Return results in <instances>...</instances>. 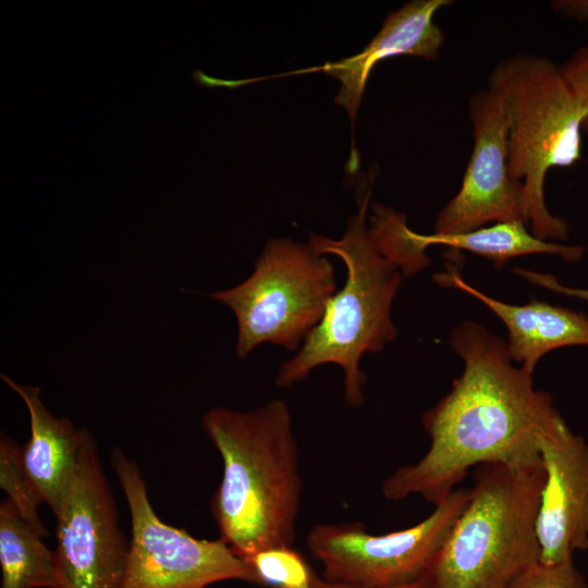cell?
<instances>
[{"label": "cell", "instance_id": "1", "mask_svg": "<svg viewBox=\"0 0 588 588\" xmlns=\"http://www.w3.org/2000/svg\"><path fill=\"white\" fill-rule=\"evenodd\" d=\"M450 344L464 370L421 417L426 454L382 482L388 500L418 494L436 506L474 466L539 463L542 440L562 418L531 373L513 365L507 343L483 326L464 321Z\"/></svg>", "mask_w": 588, "mask_h": 588}, {"label": "cell", "instance_id": "2", "mask_svg": "<svg viewBox=\"0 0 588 588\" xmlns=\"http://www.w3.org/2000/svg\"><path fill=\"white\" fill-rule=\"evenodd\" d=\"M201 425L223 462L210 504L220 538L248 563L260 551L292 547L303 480L286 403L248 412L216 406Z\"/></svg>", "mask_w": 588, "mask_h": 588}, {"label": "cell", "instance_id": "3", "mask_svg": "<svg viewBox=\"0 0 588 588\" xmlns=\"http://www.w3.org/2000/svg\"><path fill=\"white\" fill-rule=\"evenodd\" d=\"M369 195L363 196L358 212L350 218L340 240L310 234L308 244L317 253L335 255L344 262L346 280L296 354L281 364L274 380L278 387L287 388L319 366L338 365L344 373V400L351 407L365 401L366 375L359 367L363 355L379 353L397 336L391 308L403 275L368 234Z\"/></svg>", "mask_w": 588, "mask_h": 588}, {"label": "cell", "instance_id": "4", "mask_svg": "<svg viewBox=\"0 0 588 588\" xmlns=\"http://www.w3.org/2000/svg\"><path fill=\"white\" fill-rule=\"evenodd\" d=\"M488 88L500 98L506 122L509 171L523 184L524 221L543 241H562L568 225L544 200V180L553 168L581 158V130L588 103L566 82L561 65L547 57L518 53L491 71Z\"/></svg>", "mask_w": 588, "mask_h": 588}, {"label": "cell", "instance_id": "5", "mask_svg": "<svg viewBox=\"0 0 588 588\" xmlns=\"http://www.w3.org/2000/svg\"><path fill=\"white\" fill-rule=\"evenodd\" d=\"M543 482L541 462L478 466L469 499L427 573L432 587L507 588L537 563Z\"/></svg>", "mask_w": 588, "mask_h": 588}, {"label": "cell", "instance_id": "6", "mask_svg": "<svg viewBox=\"0 0 588 588\" xmlns=\"http://www.w3.org/2000/svg\"><path fill=\"white\" fill-rule=\"evenodd\" d=\"M335 292L334 268L324 255L309 244L272 238L246 280L208 295L233 311L235 355L246 358L264 343L298 350Z\"/></svg>", "mask_w": 588, "mask_h": 588}, {"label": "cell", "instance_id": "7", "mask_svg": "<svg viewBox=\"0 0 588 588\" xmlns=\"http://www.w3.org/2000/svg\"><path fill=\"white\" fill-rule=\"evenodd\" d=\"M111 463L131 515V541L121 588H205L238 579L264 586L255 568L221 538L198 539L162 522L135 461L120 449Z\"/></svg>", "mask_w": 588, "mask_h": 588}, {"label": "cell", "instance_id": "8", "mask_svg": "<svg viewBox=\"0 0 588 588\" xmlns=\"http://www.w3.org/2000/svg\"><path fill=\"white\" fill-rule=\"evenodd\" d=\"M469 493L455 489L418 524L384 535L368 534L360 523L317 524L307 548L329 581L368 588L416 581L428 573Z\"/></svg>", "mask_w": 588, "mask_h": 588}, {"label": "cell", "instance_id": "9", "mask_svg": "<svg viewBox=\"0 0 588 588\" xmlns=\"http://www.w3.org/2000/svg\"><path fill=\"white\" fill-rule=\"evenodd\" d=\"M54 516V588H121L128 543L90 432L72 488Z\"/></svg>", "mask_w": 588, "mask_h": 588}, {"label": "cell", "instance_id": "10", "mask_svg": "<svg viewBox=\"0 0 588 588\" xmlns=\"http://www.w3.org/2000/svg\"><path fill=\"white\" fill-rule=\"evenodd\" d=\"M468 113L473 151L458 192L437 216L436 234L468 232L491 222L525 223L523 184L509 171L506 122L499 96L490 88L473 94Z\"/></svg>", "mask_w": 588, "mask_h": 588}, {"label": "cell", "instance_id": "11", "mask_svg": "<svg viewBox=\"0 0 588 588\" xmlns=\"http://www.w3.org/2000/svg\"><path fill=\"white\" fill-rule=\"evenodd\" d=\"M539 454L544 482L536 522L538 562L552 565L588 549V443L561 418Z\"/></svg>", "mask_w": 588, "mask_h": 588}, {"label": "cell", "instance_id": "12", "mask_svg": "<svg viewBox=\"0 0 588 588\" xmlns=\"http://www.w3.org/2000/svg\"><path fill=\"white\" fill-rule=\"evenodd\" d=\"M451 0H414L391 12L370 42L356 56L318 68L342 83L335 102L343 106L354 124L373 66L388 58L413 56L427 60L439 57L445 35L434 23L436 13Z\"/></svg>", "mask_w": 588, "mask_h": 588}, {"label": "cell", "instance_id": "13", "mask_svg": "<svg viewBox=\"0 0 588 588\" xmlns=\"http://www.w3.org/2000/svg\"><path fill=\"white\" fill-rule=\"evenodd\" d=\"M433 280L440 286L467 293L491 309L507 329L512 360L531 375L548 352L564 346H588V316L584 313L535 297L524 305L501 302L468 284L453 262L446 265V271L433 274Z\"/></svg>", "mask_w": 588, "mask_h": 588}, {"label": "cell", "instance_id": "14", "mask_svg": "<svg viewBox=\"0 0 588 588\" xmlns=\"http://www.w3.org/2000/svg\"><path fill=\"white\" fill-rule=\"evenodd\" d=\"M1 379L26 405L30 437L21 446V462L56 515L72 488L89 431L76 429L68 418L53 416L41 400L40 388L20 384L3 373Z\"/></svg>", "mask_w": 588, "mask_h": 588}, {"label": "cell", "instance_id": "15", "mask_svg": "<svg viewBox=\"0 0 588 588\" xmlns=\"http://www.w3.org/2000/svg\"><path fill=\"white\" fill-rule=\"evenodd\" d=\"M420 250L431 245H443L452 249L467 250L493 261L500 268L512 258L530 254L559 255L564 260L581 258L585 248L548 242L535 236L523 221L493 223L473 231L455 234L414 233Z\"/></svg>", "mask_w": 588, "mask_h": 588}, {"label": "cell", "instance_id": "16", "mask_svg": "<svg viewBox=\"0 0 588 588\" xmlns=\"http://www.w3.org/2000/svg\"><path fill=\"white\" fill-rule=\"evenodd\" d=\"M8 500L0 503V588H54V552Z\"/></svg>", "mask_w": 588, "mask_h": 588}, {"label": "cell", "instance_id": "17", "mask_svg": "<svg viewBox=\"0 0 588 588\" xmlns=\"http://www.w3.org/2000/svg\"><path fill=\"white\" fill-rule=\"evenodd\" d=\"M371 210L368 234L381 254L404 275H414L427 268L430 260L417 248L406 216L378 203L371 205Z\"/></svg>", "mask_w": 588, "mask_h": 588}, {"label": "cell", "instance_id": "18", "mask_svg": "<svg viewBox=\"0 0 588 588\" xmlns=\"http://www.w3.org/2000/svg\"><path fill=\"white\" fill-rule=\"evenodd\" d=\"M21 446L7 434L0 440V487L19 514L42 537L49 534L38 515L44 498L26 475L20 454Z\"/></svg>", "mask_w": 588, "mask_h": 588}, {"label": "cell", "instance_id": "19", "mask_svg": "<svg viewBox=\"0 0 588 588\" xmlns=\"http://www.w3.org/2000/svg\"><path fill=\"white\" fill-rule=\"evenodd\" d=\"M264 585L299 587L309 583L311 568L292 547H278L258 552L249 561Z\"/></svg>", "mask_w": 588, "mask_h": 588}, {"label": "cell", "instance_id": "20", "mask_svg": "<svg viewBox=\"0 0 588 588\" xmlns=\"http://www.w3.org/2000/svg\"><path fill=\"white\" fill-rule=\"evenodd\" d=\"M507 588H587L574 559L544 565L539 562L517 575Z\"/></svg>", "mask_w": 588, "mask_h": 588}, {"label": "cell", "instance_id": "21", "mask_svg": "<svg viewBox=\"0 0 588 588\" xmlns=\"http://www.w3.org/2000/svg\"><path fill=\"white\" fill-rule=\"evenodd\" d=\"M561 70L571 88L588 103V45L577 49Z\"/></svg>", "mask_w": 588, "mask_h": 588}, {"label": "cell", "instance_id": "22", "mask_svg": "<svg viewBox=\"0 0 588 588\" xmlns=\"http://www.w3.org/2000/svg\"><path fill=\"white\" fill-rule=\"evenodd\" d=\"M513 272L526 279L528 282L542 286L549 291L569 297H577L588 302L587 289H574L561 284L558 279L549 273L536 272L520 267L514 268Z\"/></svg>", "mask_w": 588, "mask_h": 588}, {"label": "cell", "instance_id": "23", "mask_svg": "<svg viewBox=\"0 0 588 588\" xmlns=\"http://www.w3.org/2000/svg\"><path fill=\"white\" fill-rule=\"evenodd\" d=\"M309 587L310 588H368V587H358V586H352V585H346V584H341V583L329 581L324 579L323 577L318 576L313 569H311L310 578H309ZM380 588H433V587L430 583L428 575L426 574L420 579L409 583V584L392 586V587H380Z\"/></svg>", "mask_w": 588, "mask_h": 588}, {"label": "cell", "instance_id": "24", "mask_svg": "<svg viewBox=\"0 0 588 588\" xmlns=\"http://www.w3.org/2000/svg\"><path fill=\"white\" fill-rule=\"evenodd\" d=\"M551 7L563 16L580 23L588 22V0H555Z\"/></svg>", "mask_w": 588, "mask_h": 588}, {"label": "cell", "instance_id": "25", "mask_svg": "<svg viewBox=\"0 0 588 588\" xmlns=\"http://www.w3.org/2000/svg\"><path fill=\"white\" fill-rule=\"evenodd\" d=\"M583 130L584 132L587 134L588 136V115L586 117L585 121H584V124H583Z\"/></svg>", "mask_w": 588, "mask_h": 588}, {"label": "cell", "instance_id": "26", "mask_svg": "<svg viewBox=\"0 0 588 588\" xmlns=\"http://www.w3.org/2000/svg\"><path fill=\"white\" fill-rule=\"evenodd\" d=\"M273 588H291V587H273ZM293 588H310L309 587V583L308 584H305L303 586H299V587H293Z\"/></svg>", "mask_w": 588, "mask_h": 588}]
</instances>
